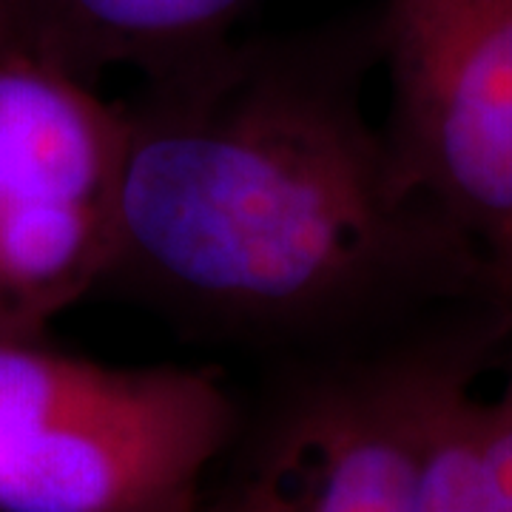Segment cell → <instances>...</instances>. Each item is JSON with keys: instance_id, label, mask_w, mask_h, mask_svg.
Returning <instances> with one entry per match:
<instances>
[{"instance_id": "7", "label": "cell", "mask_w": 512, "mask_h": 512, "mask_svg": "<svg viewBox=\"0 0 512 512\" xmlns=\"http://www.w3.org/2000/svg\"><path fill=\"white\" fill-rule=\"evenodd\" d=\"M416 512H512V348L495 399L467 390L441 416Z\"/></svg>"}, {"instance_id": "1", "label": "cell", "mask_w": 512, "mask_h": 512, "mask_svg": "<svg viewBox=\"0 0 512 512\" xmlns=\"http://www.w3.org/2000/svg\"><path fill=\"white\" fill-rule=\"evenodd\" d=\"M376 12L222 40L120 100L103 291L254 370L376 348L512 296L404 180L365 86Z\"/></svg>"}, {"instance_id": "5", "label": "cell", "mask_w": 512, "mask_h": 512, "mask_svg": "<svg viewBox=\"0 0 512 512\" xmlns=\"http://www.w3.org/2000/svg\"><path fill=\"white\" fill-rule=\"evenodd\" d=\"M382 128L404 180L512 291V0H382Z\"/></svg>"}, {"instance_id": "2", "label": "cell", "mask_w": 512, "mask_h": 512, "mask_svg": "<svg viewBox=\"0 0 512 512\" xmlns=\"http://www.w3.org/2000/svg\"><path fill=\"white\" fill-rule=\"evenodd\" d=\"M510 333L495 296L376 348L254 370L202 512H416L441 416Z\"/></svg>"}, {"instance_id": "6", "label": "cell", "mask_w": 512, "mask_h": 512, "mask_svg": "<svg viewBox=\"0 0 512 512\" xmlns=\"http://www.w3.org/2000/svg\"><path fill=\"white\" fill-rule=\"evenodd\" d=\"M254 0H3L12 46L89 83L157 72L234 37Z\"/></svg>"}, {"instance_id": "9", "label": "cell", "mask_w": 512, "mask_h": 512, "mask_svg": "<svg viewBox=\"0 0 512 512\" xmlns=\"http://www.w3.org/2000/svg\"><path fill=\"white\" fill-rule=\"evenodd\" d=\"M510 348H512V333H510Z\"/></svg>"}, {"instance_id": "3", "label": "cell", "mask_w": 512, "mask_h": 512, "mask_svg": "<svg viewBox=\"0 0 512 512\" xmlns=\"http://www.w3.org/2000/svg\"><path fill=\"white\" fill-rule=\"evenodd\" d=\"M237 419L220 367L0 336V512H202Z\"/></svg>"}, {"instance_id": "8", "label": "cell", "mask_w": 512, "mask_h": 512, "mask_svg": "<svg viewBox=\"0 0 512 512\" xmlns=\"http://www.w3.org/2000/svg\"><path fill=\"white\" fill-rule=\"evenodd\" d=\"M15 49L12 46V29H9V18H6V9H3V0H0V55Z\"/></svg>"}, {"instance_id": "4", "label": "cell", "mask_w": 512, "mask_h": 512, "mask_svg": "<svg viewBox=\"0 0 512 512\" xmlns=\"http://www.w3.org/2000/svg\"><path fill=\"white\" fill-rule=\"evenodd\" d=\"M120 165V100L40 57L0 55V336H46L103 291Z\"/></svg>"}]
</instances>
